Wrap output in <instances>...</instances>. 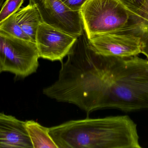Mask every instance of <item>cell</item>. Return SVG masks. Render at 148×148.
<instances>
[{
  "label": "cell",
  "mask_w": 148,
  "mask_h": 148,
  "mask_svg": "<svg viewBox=\"0 0 148 148\" xmlns=\"http://www.w3.org/2000/svg\"><path fill=\"white\" fill-rule=\"evenodd\" d=\"M25 125L33 148H58L49 134V128L34 120L25 121Z\"/></svg>",
  "instance_id": "obj_10"
},
{
  "label": "cell",
  "mask_w": 148,
  "mask_h": 148,
  "mask_svg": "<svg viewBox=\"0 0 148 148\" xmlns=\"http://www.w3.org/2000/svg\"><path fill=\"white\" fill-rule=\"evenodd\" d=\"M25 123L0 113V148H33Z\"/></svg>",
  "instance_id": "obj_8"
},
{
  "label": "cell",
  "mask_w": 148,
  "mask_h": 148,
  "mask_svg": "<svg viewBox=\"0 0 148 148\" xmlns=\"http://www.w3.org/2000/svg\"><path fill=\"white\" fill-rule=\"evenodd\" d=\"M141 28L139 22L129 20L114 31L93 36L88 38L93 49L103 55L127 58L141 53Z\"/></svg>",
  "instance_id": "obj_5"
},
{
  "label": "cell",
  "mask_w": 148,
  "mask_h": 148,
  "mask_svg": "<svg viewBox=\"0 0 148 148\" xmlns=\"http://www.w3.org/2000/svg\"><path fill=\"white\" fill-rule=\"evenodd\" d=\"M66 6L73 11H79L84 4L88 0H61Z\"/></svg>",
  "instance_id": "obj_14"
},
{
  "label": "cell",
  "mask_w": 148,
  "mask_h": 148,
  "mask_svg": "<svg viewBox=\"0 0 148 148\" xmlns=\"http://www.w3.org/2000/svg\"><path fill=\"white\" fill-rule=\"evenodd\" d=\"M77 37L42 22L38 27L36 43L40 58L62 62Z\"/></svg>",
  "instance_id": "obj_7"
},
{
  "label": "cell",
  "mask_w": 148,
  "mask_h": 148,
  "mask_svg": "<svg viewBox=\"0 0 148 148\" xmlns=\"http://www.w3.org/2000/svg\"><path fill=\"white\" fill-rule=\"evenodd\" d=\"M37 9L42 22L76 37L84 31L79 11H73L61 0H29Z\"/></svg>",
  "instance_id": "obj_6"
},
{
  "label": "cell",
  "mask_w": 148,
  "mask_h": 148,
  "mask_svg": "<svg viewBox=\"0 0 148 148\" xmlns=\"http://www.w3.org/2000/svg\"><path fill=\"white\" fill-rule=\"evenodd\" d=\"M140 19L148 21V0H147V3H146V5L145 6L143 15L142 17Z\"/></svg>",
  "instance_id": "obj_15"
},
{
  "label": "cell",
  "mask_w": 148,
  "mask_h": 148,
  "mask_svg": "<svg viewBox=\"0 0 148 148\" xmlns=\"http://www.w3.org/2000/svg\"><path fill=\"white\" fill-rule=\"evenodd\" d=\"M24 0H6L0 10V23L20 8Z\"/></svg>",
  "instance_id": "obj_13"
},
{
  "label": "cell",
  "mask_w": 148,
  "mask_h": 148,
  "mask_svg": "<svg viewBox=\"0 0 148 148\" xmlns=\"http://www.w3.org/2000/svg\"><path fill=\"white\" fill-rule=\"evenodd\" d=\"M58 148H141L137 125L127 115L75 120L49 128Z\"/></svg>",
  "instance_id": "obj_1"
},
{
  "label": "cell",
  "mask_w": 148,
  "mask_h": 148,
  "mask_svg": "<svg viewBox=\"0 0 148 148\" xmlns=\"http://www.w3.org/2000/svg\"><path fill=\"white\" fill-rule=\"evenodd\" d=\"M5 0H0V10H1V8L3 4L4 3ZM3 72L2 68L1 65V63H0V74Z\"/></svg>",
  "instance_id": "obj_16"
},
{
  "label": "cell",
  "mask_w": 148,
  "mask_h": 148,
  "mask_svg": "<svg viewBox=\"0 0 148 148\" xmlns=\"http://www.w3.org/2000/svg\"><path fill=\"white\" fill-rule=\"evenodd\" d=\"M110 108L125 112L148 109V60L115 56Z\"/></svg>",
  "instance_id": "obj_2"
},
{
  "label": "cell",
  "mask_w": 148,
  "mask_h": 148,
  "mask_svg": "<svg viewBox=\"0 0 148 148\" xmlns=\"http://www.w3.org/2000/svg\"><path fill=\"white\" fill-rule=\"evenodd\" d=\"M130 12L132 16L141 18L143 15L147 0H117Z\"/></svg>",
  "instance_id": "obj_12"
},
{
  "label": "cell",
  "mask_w": 148,
  "mask_h": 148,
  "mask_svg": "<svg viewBox=\"0 0 148 148\" xmlns=\"http://www.w3.org/2000/svg\"><path fill=\"white\" fill-rule=\"evenodd\" d=\"M16 21L23 32L36 43V32L39 25L42 22L36 8L29 4L20 8L15 13Z\"/></svg>",
  "instance_id": "obj_9"
},
{
  "label": "cell",
  "mask_w": 148,
  "mask_h": 148,
  "mask_svg": "<svg viewBox=\"0 0 148 148\" xmlns=\"http://www.w3.org/2000/svg\"><path fill=\"white\" fill-rule=\"evenodd\" d=\"M0 32L15 38L33 42L17 23L15 13L0 23Z\"/></svg>",
  "instance_id": "obj_11"
},
{
  "label": "cell",
  "mask_w": 148,
  "mask_h": 148,
  "mask_svg": "<svg viewBox=\"0 0 148 148\" xmlns=\"http://www.w3.org/2000/svg\"><path fill=\"white\" fill-rule=\"evenodd\" d=\"M40 58L36 43L0 32V63L3 71L25 77L36 72Z\"/></svg>",
  "instance_id": "obj_4"
},
{
  "label": "cell",
  "mask_w": 148,
  "mask_h": 148,
  "mask_svg": "<svg viewBox=\"0 0 148 148\" xmlns=\"http://www.w3.org/2000/svg\"><path fill=\"white\" fill-rule=\"evenodd\" d=\"M79 12L88 38L122 28L132 16L117 0H88Z\"/></svg>",
  "instance_id": "obj_3"
}]
</instances>
